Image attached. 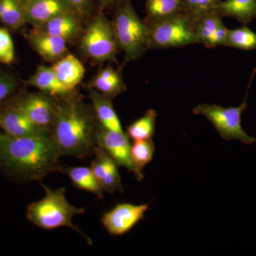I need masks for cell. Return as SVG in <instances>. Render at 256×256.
<instances>
[{
	"label": "cell",
	"mask_w": 256,
	"mask_h": 256,
	"mask_svg": "<svg viewBox=\"0 0 256 256\" xmlns=\"http://www.w3.org/2000/svg\"><path fill=\"white\" fill-rule=\"evenodd\" d=\"M60 156L50 131L22 137L0 131V164L22 178L40 181L50 173H63Z\"/></svg>",
	"instance_id": "cell-1"
},
{
	"label": "cell",
	"mask_w": 256,
	"mask_h": 256,
	"mask_svg": "<svg viewBox=\"0 0 256 256\" xmlns=\"http://www.w3.org/2000/svg\"><path fill=\"white\" fill-rule=\"evenodd\" d=\"M57 100L50 133L60 156L82 159L95 154L98 122L92 106L84 104L78 95Z\"/></svg>",
	"instance_id": "cell-2"
},
{
	"label": "cell",
	"mask_w": 256,
	"mask_h": 256,
	"mask_svg": "<svg viewBox=\"0 0 256 256\" xmlns=\"http://www.w3.org/2000/svg\"><path fill=\"white\" fill-rule=\"evenodd\" d=\"M112 24L118 44L124 53L122 67L140 58L150 48V28L134 11L130 0L114 8Z\"/></svg>",
	"instance_id": "cell-3"
},
{
	"label": "cell",
	"mask_w": 256,
	"mask_h": 256,
	"mask_svg": "<svg viewBox=\"0 0 256 256\" xmlns=\"http://www.w3.org/2000/svg\"><path fill=\"white\" fill-rule=\"evenodd\" d=\"M42 186L46 192L45 196L28 206L26 212L28 220L37 226L46 230L68 227L80 234L89 245H92V239L73 224L74 217L85 213V208L70 204L66 198L65 188L52 190L44 185Z\"/></svg>",
	"instance_id": "cell-4"
},
{
	"label": "cell",
	"mask_w": 256,
	"mask_h": 256,
	"mask_svg": "<svg viewBox=\"0 0 256 256\" xmlns=\"http://www.w3.org/2000/svg\"><path fill=\"white\" fill-rule=\"evenodd\" d=\"M79 42L82 53L94 63H117L118 44L112 22L106 18L104 10H99L88 20Z\"/></svg>",
	"instance_id": "cell-5"
},
{
	"label": "cell",
	"mask_w": 256,
	"mask_h": 256,
	"mask_svg": "<svg viewBox=\"0 0 256 256\" xmlns=\"http://www.w3.org/2000/svg\"><path fill=\"white\" fill-rule=\"evenodd\" d=\"M255 73L256 69H254L246 92L245 98L240 106L224 108L214 104H201L194 108V114H201L206 118L214 126L220 138L225 140H238L246 144L256 143V138L248 134L242 126V114L248 108V90Z\"/></svg>",
	"instance_id": "cell-6"
},
{
	"label": "cell",
	"mask_w": 256,
	"mask_h": 256,
	"mask_svg": "<svg viewBox=\"0 0 256 256\" xmlns=\"http://www.w3.org/2000/svg\"><path fill=\"white\" fill-rule=\"evenodd\" d=\"M149 26L150 48H174L200 43L195 23L183 12Z\"/></svg>",
	"instance_id": "cell-7"
},
{
	"label": "cell",
	"mask_w": 256,
	"mask_h": 256,
	"mask_svg": "<svg viewBox=\"0 0 256 256\" xmlns=\"http://www.w3.org/2000/svg\"><path fill=\"white\" fill-rule=\"evenodd\" d=\"M10 104L22 111L38 127L50 132L56 114L57 99L45 92H31L20 96Z\"/></svg>",
	"instance_id": "cell-8"
},
{
	"label": "cell",
	"mask_w": 256,
	"mask_h": 256,
	"mask_svg": "<svg viewBox=\"0 0 256 256\" xmlns=\"http://www.w3.org/2000/svg\"><path fill=\"white\" fill-rule=\"evenodd\" d=\"M97 146L106 151L117 162L131 172L141 181L144 174L138 171L131 156V144L127 133L110 130L98 124L96 132Z\"/></svg>",
	"instance_id": "cell-9"
},
{
	"label": "cell",
	"mask_w": 256,
	"mask_h": 256,
	"mask_svg": "<svg viewBox=\"0 0 256 256\" xmlns=\"http://www.w3.org/2000/svg\"><path fill=\"white\" fill-rule=\"evenodd\" d=\"M148 208V204L140 205L118 204L104 214L101 220L110 235L118 236L129 232L140 222Z\"/></svg>",
	"instance_id": "cell-10"
},
{
	"label": "cell",
	"mask_w": 256,
	"mask_h": 256,
	"mask_svg": "<svg viewBox=\"0 0 256 256\" xmlns=\"http://www.w3.org/2000/svg\"><path fill=\"white\" fill-rule=\"evenodd\" d=\"M94 154L96 158L92 162L90 169L104 191L110 194L122 192L124 188L118 171L119 165L99 146Z\"/></svg>",
	"instance_id": "cell-11"
},
{
	"label": "cell",
	"mask_w": 256,
	"mask_h": 256,
	"mask_svg": "<svg viewBox=\"0 0 256 256\" xmlns=\"http://www.w3.org/2000/svg\"><path fill=\"white\" fill-rule=\"evenodd\" d=\"M84 20L85 18L76 12H68L34 28L43 33L60 37L66 42H70L80 38L84 30L82 23Z\"/></svg>",
	"instance_id": "cell-12"
},
{
	"label": "cell",
	"mask_w": 256,
	"mask_h": 256,
	"mask_svg": "<svg viewBox=\"0 0 256 256\" xmlns=\"http://www.w3.org/2000/svg\"><path fill=\"white\" fill-rule=\"evenodd\" d=\"M24 84L38 88L56 99L67 98L78 95L76 90H72L64 85L57 77L52 67L38 66L35 73Z\"/></svg>",
	"instance_id": "cell-13"
},
{
	"label": "cell",
	"mask_w": 256,
	"mask_h": 256,
	"mask_svg": "<svg viewBox=\"0 0 256 256\" xmlns=\"http://www.w3.org/2000/svg\"><path fill=\"white\" fill-rule=\"evenodd\" d=\"M30 46L44 60L55 63L68 53L67 42L60 37L37 31L35 28L26 34Z\"/></svg>",
	"instance_id": "cell-14"
},
{
	"label": "cell",
	"mask_w": 256,
	"mask_h": 256,
	"mask_svg": "<svg viewBox=\"0 0 256 256\" xmlns=\"http://www.w3.org/2000/svg\"><path fill=\"white\" fill-rule=\"evenodd\" d=\"M0 128L13 137L32 136L46 130L36 126L22 111L8 105L0 110Z\"/></svg>",
	"instance_id": "cell-15"
},
{
	"label": "cell",
	"mask_w": 256,
	"mask_h": 256,
	"mask_svg": "<svg viewBox=\"0 0 256 256\" xmlns=\"http://www.w3.org/2000/svg\"><path fill=\"white\" fill-rule=\"evenodd\" d=\"M26 23L34 28L58 15L74 11L66 0H33L24 6Z\"/></svg>",
	"instance_id": "cell-16"
},
{
	"label": "cell",
	"mask_w": 256,
	"mask_h": 256,
	"mask_svg": "<svg viewBox=\"0 0 256 256\" xmlns=\"http://www.w3.org/2000/svg\"><path fill=\"white\" fill-rule=\"evenodd\" d=\"M88 88L95 89L111 100L127 90L120 72L114 70L110 65L99 70L88 82Z\"/></svg>",
	"instance_id": "cell-17"
},
{
	"label": "cell",
	"mask_w": 256,
	"mask_h": 256,
	"mask_svg": "<svg viewBox=\"0 0 256 256\" xmlns=\"http://www.w3.org/2000/svg\"><path fill=\"white\" fill-rule=\"evenodd\" d=\"M60 82L65 86L76 90L85 76L86 68L82 62L76 56L67 54L52 66Z\"/></svg>",
	"instance_id": "cell-18"
},
{
	"label": "cell",
	"mask_w": 256,
	"mask_h": 256,
	"mask_svg": "<svg viewBox=\"0 0 256 256\" xmlns=\"http://www.w3.org/2000/svg\"><path fill=\"white\" fill-rule=\"evenodd\" d=\"M89 98L92 101V108L99 124L110 130L124 132L110 99L92 88H90Z\"/></svg>",
	"instance_id": "cell-19"
},
{
	"label": "cell",
	"mask_w": 256,
	"mask_h": 256,
	"mask_svg": "<svg viewBox=\"0 0 256 256\" xmlns=\"http://www.w3.org/2000/svg\"><path fill=\"white\" fill-rule=\"evenodd\" d=\"M215 10L222 16L233 18L248 24L256 18V0H220Z\"/></svg>",
	"instance_id": "cell-20"
},
{
	"label": "cell",
	"mask_w": 256,
	"mask_h": 256,
	"mask_svg": "<svg viewBox=\"0 0 256 256\" xmlns=\"http://www.w3.org/2000/svg\"><path fill=\"white\" fill-rule=\"evenodd\" d=\"M63 173L68 175L76 188L90 192L101 200L104 198V190L96 180L90 168L66 166H63Z\"/></svg>",
	"instance_id": "cell-21"
},
{
	"label": "cell",
	"mask_w": 256,
	"mask_h": 256,
	"mask_svg": "<svg viewBox=\"0 0 256 256\" xmlns=\"http://www.w3.org/2000/svg\"><path fill=\"white\" fill-rule=\"evenodd\" d=\"M148 24L160 22L182 12V0H146Z\"/></svg>",
	"instance_id": "cell-22"
},
{
	"label": "cell",
	"mask_w": 256,
	"mask_h": 256,
	"mask_svg": "<svg viewBox=\"0 0 256 256\" xmlns=\"http://www.w3.org/2000/svg\"><path fill=\"white\" fill-rule=\"evenodd\" d=\"M0 22L11 30L26 24L24 5L20 0H0Z\"/></svg>",
	"instance_id": "cell-23"
},
{
	"label": "cell",
	"mask_w": 256,
	"mask_h": 256,
	"mask_svg": "<svg viewBox=\"0 0 256 256\" xmlns=\"http://www.w3.org/2000/svg\"><path fill=\"white\" fill-rule=\"evenodd\" d=\"M156 111L150 109L140 118L133 122L127 128L128 137L133 141L150 139L156 131Z\"/></svg>",
	"instance_id": "cell-24"
},
{
	"label": "cell",
	"mask_w": 256,
	"mask_h": 256,
	"mask_svg": "<svg viewBox=\"0 0 256 256\" xmlns=\"http://www.w3.org/2000/svg\"><path fill=\"white\" fill-rule=\"evenodd\" d=\"M222 24V16L215 10L198 18L195 22V31L200 43L206 46L210 38Z\"/></svg>",
	"instance_id": "cell-25"
},
{
	"label": "cell",
	"mask_w": 256,
	"mask_h": 256,
	"mask_svg": "<svg viewBox=\"0 0 256 256\" xmlns=\"http://www.w3.org/2000/svg\"><path fill=\"white\" fill-rule=\"evenodd\" d=\"M225 46L242 50H256V34L247 26L228 30Z\"/></svg>",
	"instance_id": "cell-26"
},
{
	"label": "cell",
	"mask_w": 256,
	"mask_h": 256,
	"mask_svg": "<svg viewBox=\"0 0 256 256\" xmlns=\"http://www.w3.org/2000/svg\"><path fill=\"white\" fill-rule=\"evenodd\" d=\"M156 151V146L150 139L133 141L131 146V156L138 171L142 172L146 164L150 162Z\"/></svg>",
	"instance_id": "cell-27"
},
{
	"label": "cell",
	"mask_w": 256,
	"mask_h": 256,
	"mask_svg": "<svg viewBox=\"0 0 256 256\" xmlns=\"http://www.w3.org/2000/svg\"><path fill=\"white\" fill-rule=\"evenodd\" d=\"M182 12L196 22L204 15L215 10L220 0H182Z\"/></svg>",
	"instance_id": "cell-28"
},
{
	"label": "cell",
	"mask_w": 256,
	"mask_h": 256,
	"mask_svg": "<svg viewBox=\"0 0 256 256\" xmlns=\"http://www.w3.org/2000/svg\"><path fill=\"white\" fill-rule=\"evenodd\" d=\"M14 60V46L11 35L6 28H0V62L10 65Z\"/></svg>",
	"instance_id": "cell-29"
},
{
	"label": "cell",
	"mask_w": 256,
	"mask_h": 256,
	"mask_svg": "<svg viewBox=\"0 0 256 256\" xmlns=\"http://www.w3.org/2000/svg\"><path fill=\"white\" fill-rule=\"evenodd\" d=\"M74 11L84 18H92L96 14V0H66Z\"/></svg>",
	"instance_id": "cell-30"
},
{
	"label": "cell",
	"mask_w": 256,
	"mask_h": 256,
	"mask_svg": "<svg viewBox=\"0 0 256 256\" xmlns=\"http://www.w3.org/2000/svg\"><path fill=\"white\" fill-rule=\"evenodd\" d=\"M18 80L14 76L0 72V102L16 90Z\"/></svg>",
	"instance_id": "cell-31"
},
{
	"label": "cell",
	"mask_w": 256,
	"mask_h": 256,
	"mask_svg": "<svg viewBox=\"0 0 256 256\" xmlns=\"http://www.w3.org/2000/svg\"><path fill=\"white\" fill-rule=\"evenodd\" d=\"M228 31V28L224 26V23L222 24L210 38L206 46L208 48H214L218 46H225L226 38Z\"/></svg>",
	"instance_id": "cell-32"
},
{
	"label": "cell",
	"mask_w": 256,
	"mask_h": 256,
	"mask_svg": "<svg viewBox=\"0 0 256 256\" xmlns=\"http://www.w3.org/2000/svg\"><path fill=\"white\" fill-rule=\"evenodd\" d=\"M96 1L100 5V9L104 10L114 8L116 5L118 4L124 0H96Z\"/></svg>",
	"instance_id": "cell-33"
},
{
	"label": "cell",
	"mask_w": 256,
	"mask_h": 256,
	"mask_svg": "<svg viewBox=\"0 0 256 256\" xmlns=\"http://www.w3.org/2000/svg\"><path fill=\"white\" fill-rule=\"evenodd\" d=\"M20 1L22 2V4L24 5L25 6L26 4H28V3H30L31 2L33 1V0H20Z\"/></svg>",
	"instance_id": "cell-34"
}]
</instances>
